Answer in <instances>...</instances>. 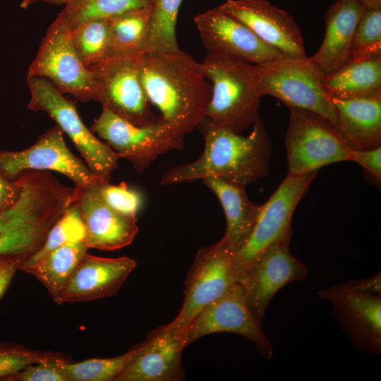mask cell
Returning a JSON list of instances; mask_svg holds the SVG:
<instances>
[{"label": "cell", "mask_w": 381, "mask_h": 381, "mask_svg": "<svg viewBox=\"0 0 381 381\" xmlns=\"http://www.w3.org/2000/svg\"><path fill=\"white\" fill-rule=\"evenodd\" d=\"M289 109L285 137L288 175L305 174L327 164L351 161L353 150L331 121L310 111Z\"/></svg>", "instance_id": "cell-10"}, {"label": "cell", "mask_w": 381, "mask_h": 381, "mask_svg": "<svg viewBox=\"0 0 381 381\" xmlns=\"http://www.w3.org/2000/svg\"><path fill=\"white\" fill-rule=\"evenodd\" d=\"M318 295L332 303L333 317L358 350L380 353L381 296L357 292L346 283L321 289Z\"/></svg>", "instance_id": "cell-16"}, {"label": "cell", "mask_w": 381, "mask_h": 381, "mask_svg": "<svg viewBox=\"0 0 381 381\" xmlns=\"http://www.w3.org/2000/svg\"><path fill=\"white\" fill-rule=\"evenodd\" d=\"M136 265L129 257L103 258L85 253L65 287L61 304L116 295Z\"/></svg>", "instance_id": "cell-21"}, {"label": "cell", "mask_w": 381, "mask_h": 381, "mask_svg": "<svg viewBox=\"0 0 381 381\" xmlns=\"http://www.w3.org/2000/svg\"><path fill=\"white\" fill-rule=\"evenodd\" d=\"M331 99L336 114V128L351 149L365 150L381 145V92Z\"/></svg>", "instance_id": "cell-23"}, {"label": "cell", "mask_w": 381, "mask_h": 381, "mask_svg": "<svg viewBox=\"0 0 381 381\" xmlns=\"http://www.w3.org/2000/svg\"><path fill=\"white\" fill-rule=\"evenodd\" d=\"M202 181L222 206L226 227L220 240L234 253L249 236L260 205L249 200L243 185L217 176L206 177Z\"/></svg>", "instance_id": "cell-24"}, {"label": "cell", "mask_w": 381, "mask_h": 381, "mask_svg": "<svg viewBox=\"0 0 381 381\" xmlns=\"http://www.w3.org/2000/svg\"><path fill=\"white\" fill-rule=\"evenodd\" d=\"M27 83L30 92L27 107L46 112L69 137L90 170L97 177L109 181L112 172L118 167L119 157L85 126L75 104L44 78L27 75Z\"/></svg>", "instance_id": "cell-5"}, {"label": "cell", "mask_w": 381, "mask_h": 381, "mask_svg": "<svg viewBox=\"0 0 381 381\" xmlns=\"http://www.w3.org/2000/svg\"><path fill=\"white\" fill-rule=\"evenodd\" d=\"M85 236V229L79 207L73 202L51 227L40 248L23 264L35 262L61 246L83 241Z\"/></svg>", "instance_id": "cell-32"}, {"label": "cell", "mask_w": 381, "mask_h": 381, "mask_svg": "<svg viewBox=\"0 0 381 381\" xmlns=\"http://www.w3.org/2000/svg\"><path fill=\"white\" fill-rule=\"evenodd\" d=\"M236 282L233 253L221 240L200 248L187 276L182 306L166 326L183 331L205 308Z\"/></svg>", "instance_id": "cell-11"}, {"label": "cell", "mask_w": 381, "mask_h": 381, "mask_svg": "<svg viewBox=\"0 0 381 381\" xmlns=\"http://www.w3.org/2000/svg\"><path fill=\"white\" fill-rule=\"evenodd\" d=\"M97 190L104 202L116 212L130 217H136L143 199L140 193L130 188L124 182L112 185L103 181Z\"/></svg>", "instance_id": "cell-35"}, {"label": "cell", "mask_w": 381, "mask_h": 381, "mask_svg": "<svg viewBox=\"0 0 381 381\" xmlns=\"http://www.w3.org/2000/svg\"><path fill=\"white\" fill-rule=\"evenodd\" d=\"M140 76L150 104L164 121L186 135L205 120L212 87L190 55L181 49L143 53Z\"/></svg>", "instance_id": "cell-1"}, {"label": "cell", "mask_w": 381, "mask_h": 381, "mask_svg": "<svg viewBox=\"0 0 381 381\" xmlns=\"http://www.w3.org/2000/svg\"><path fill=\"white\" fill-rule=\"evenodd\" d=\"M141 54L110 56L90 68L98 84L99 102L139 126L150 124L157 118L140 80Z\"/></svg>", "instance_id": "cell-12"}, {"label": "cell", "mask_w": 381, "mask_h": 381, "mask_svg": "<svg viewBox=\"0 0 381 381\" xmlns=\"http://www.w3.org/2000/svg\"><path fill=\"white\" fill-rule=\"evenodd\" d=\"M144 341L123 354L111 358H95L64 364L68 381H115L138 358L143 349Z\"/></svg>", "instance_id": "cell-29"}, {"label": "cell", "mask_w": 381, "mask_h": 381, "mask_svg": "<svg viewBox=\"0 0 381 381\" xmlns=\"http://www.w3.org/2000/svg\"><path fill=\"white\" fill-rule=\"evenodd\" d=\"M183 332L188 345L205 335L229 332L249 339L265 358L273 355L271 341L250 310L244 290L238 282L205 308Z\"/></svg>", "instance_id": "cell-14"}, {"label": "cell", "mask_w": 381, "mask_h": 381, "mask_svg": "<svg viewBox=\"0 0 381 381\" xmlns=\"http://www.w3.org/2000/svg\"><path fill=\"white\" fill-rule=\"evenodd\" d=\"M317 174L318 171L287 175L269 199L260 205L249 236L233 253L237 282L271 244L280 239L291 238L294 210Z\"/></svg>", "instance_id": "cell-9"}, {"label": "cell", "mask_w": 381, "mask_h": 381, "mask_svg": "<svg viewBox=\"0 0 381 381\" xmlns=\"http://www.w3.org/2000/svg\"><path fill=\"white\" fill-rule=\"evenodd\" d=\"M365 8L361 0H337L327 10L324 39L309 57L323 79L349 61L354 30Z\"/></svg>", "instance_id": "cell-22"}, {"label": "cell", "mask_w": 381, "mask_h": 381, "mask_svg": "<svg viewBox=\"0 0 381 381\" xmlns=\"http://www.w3.org/2000/svg\"><path fill=\"white\" fill-rule=\"evenodd\" d=\"M45 351L31 349L19 344L0 343V381L25 368L38 363Z\"/></svg>", "instance_id": "cell-36"}, {"label": "cell", "mask_w": 381, "mask_h": 381, "mask_svg": "<svg viewBox=\"0 0 381 381\" xmlns=\"http://www.w3.org/2000/svg\"><path fill=\"white\" fill-rule=\"evenodd\" d=\"M99 184L74 187L73 202L79 207L85 229L83 242L87 248L121 249L130 245L138 232L136 217L122 214L109 207L97 190Z\"/></svg>", "instance_id": "cell-19"}, {"label": "cell", "mask_w": 381, "mask_h": 381, "mask_svg": "<svg viewBox=\"0 0 381 381\" xmlns=\"http://www.w3.org/2000/svg\"><path fill=\"white\" fill-rule=\"evenodd\" d=\"M291 238L271 244L238 282L248 306L262 324L266 308L274 294L285 285L304 279L308 267L289 250Z\"/></svg>", "instance_id": "cell-15"}, {"label": "cell", "mask_w": 381, "mask_h": 381, "mask_svg": "<svg viewBox=\"0 0 381 381\" xmlns=\"http://www.w3.org/2000/svg\"><path fill=\"white\" fill-rule=\"evenodd\" d=\"M148 5L147 0H72L62 12L72 30L90 20L111 18Z\"/></svg>", "instance_id": "cell-31"}, {"label": "cell", "mask_w": 381, "mask_h": 381, "mask_svg": "<svg viewBox=\"0 0 381 381\" xmlns=\"http://www.w3.org/2000/svg\"><path fill=\"white\" fill-rule=\"evenodd\" d=\"M193 21L207 53L226 54L255 65L283 56L218 7L198 14Z\"/></svg>", "instance_id": "cell-17"}, {"label": "cell", "mask_w": 381, "mask_h": 381, "mask_svg": "<svg viewBox=\"0 0 381 381\" xmlns=\"http://www.w3.org/2000/svg\"><path fill=\"white\" fill-rule=\"evenodd\" d=\"M70 359L59 353L45 351L38 362L6 377L4 381H68L64 364Z\"/></svg>", "instance_id": "cell-34"}, {"label": "cell", "mask_w": 381, "mask_h": 381, "mask_svg": "<svg viewBox=\"0 0 381 381\" xmlns=\"http://www.w3.org/2000/svg\"><path fill=\"white\" fill-rule=\"evenodd\" d=\"M87 248L83 241L61 246L30 264H22L19 270L36 278L55 303L61 304L65 287Z\"/></svg>", "instance_id": "cell-25"}, {"label": "cell", "mask_w": 381, "mask_h": 381, "mask_svg": "<svg viewBox=\"0 0 381 381\" xmlns=\"http://www.w3.org/2000/svg\"><path fill=\"white\" fill-rule=\"evenodd\" d=\"M151 17L149 4L109 18V57L143 54Z\"/></svg>", "instance_id": "cell-27"}, {"label": "cell", "mask_w": 381, "mask_h": 381, "mask_svg": "<svg viewBox=\"0 0 381 381\" xmlns=\"http://www.w3.org/2000/svg\"><path fill=\"white\" fill-rule=\"evenodd\" d=\"M218 8L245 24L283 56L306 57L301 29L294 18L267 0H227Z\"/></svg>", "instance_id": "cell-18"}, {"label": "cell", "mask_w": 381, "mask_h": 381, "mask_svg": "<svg viewBox=\"0 0 381 381\" xmlns=\"http://www.w3.org/2000/svg\"><path fill=\"white\" fill-rule=\"evenodd\" d=\"M200 68L212 87L205 119L236 133L252 126L262 97L256 65L207 53Z\"/></svg>", "instance_id": "cell-4"}, {"label": "cell", "mask_w": 381, "mask_h": 381, "mask_svg": "<svg viewBox=\"0 0 381 381\" xmlns=\"http://www.w3.org/2000/svg\"><path fill=\"white\" fill-rule=\"evenodd\" d=\"M28 170L53 171L71 179L75 185L92 186L104 181L95 176L80 159L68 149L64 132L56 125L41 135L37 142L20 151L0 150V173L15 180Z\"/></svg>", "instance_id": "cell-13"}, {"label": "cell", "mask_w": 381, "mask_h": 381, "mask_svg": "<svg viewBox=\"0 0 381 381\" xmlns=\"http://www.w3.org/2000/svg\"><path fill=\"white\" fill-rule=\"evenodd\" d=\"M72 44L88 68L109 57V18H96L71 29Z\"/></svg>", "instance_id": "cell-30"}, {"label": "cell", "mask_w": 381, "mask_h": 381, "mask_svg": "<svg viewBox=\"0 0 381 381\" xmlns=\"http://www.w3.org/2000/svg\"><path fill=\"white\" fill-rule=\"evenodd\" d=\"M351 161L360 164L377 184H380L381 145L370 150H353Z\"/></svg>", "instance_id": "cell-37"}, {"label": "cell", "mask_w": 381, "mask_h": 381, "mask_svg": "<svg viewBox=\"0 0 381 381\" xmlns=\"http://www.w3.org/2000/svg\"><path fill=\"white\" fill-rule=\"evenodd\" d=\"M28 75L44 78L62 93L83 102H99V92L94 72L78 55L71 39V28L63 12L49 27Z\"/></svg>", "instance_id": "cell-7"}, {"label": "cell", "mask_w": 381, "mask_h": 381, "mask_svg": "<svg viewBox=\"0 0 381 381\" xmlns=\"http://www.w3.org/2000/svg\"><path fill=\"white\" fill-rule=\"evenodd\" d=\"M331 98L350 99L381 92V56L349 61L323 79Z\"/></svg>", "instance_id": "cell-26"}, {"label": "cell", "mask_w": 381, "mask_h": 381, "mask_svg": "<svg viewBox=\"0 0 381 381\" xmlns=\"http://www.w3.org/2000/svg\"><path fill=\"white\" fill-rule=\"evenodd\" d=\"M143 351L115 381H180L186 379L181 355L188 346L183 331L166 325L144 340Z\"/></svg>", "instance_id": "cell-20"}, {"label": "cell", "mask_w": 381, "mask_h": 381, "mask_svg": "<svg viewBox=\"0 0 381 381\" xmlns=\"http://www.w3.org/2000/svg\"><path fill=\"white\" fill-rule=\"evenodd\" d=\"M256 66L262 96H272L289 108L316 113L337 126L331 97L309 57L282 56Z\"/></svg>", "instance_id": "cell-8"}, {"label": "cell", "mask_w": 381, "mask_h": 381, "mask_svg": "<svg viewBox=\"0 0 381 381\" xmlns=\"http://www.w3.org/2000/svg\"><path fill=\"white\" fill-rule=\"evenodd\" d=\"M23 187V180L19 175L15 180L6 179L0 173V212L13 206L18 200Z\"/></svg>", "instance_id": "cell-39"}, {"label": "cell", "mask_w": 381, "mask_h": 381, "mask_svg": "<svg viewBox=\"0 0 381 381\" xmlns=\"http://www.w3.org/2000/svg\"><path fill=\"white\" fill-rule=\"evenodd\" d=\"M351 289L368 295L381 296V272L365 279H352L346 282Z\"/></svg>", "instance_id": "cell-40"}, {"label": "cell", "mask_w": 381, "mask_h": 381, "mask_svg": "<svg viewBox=\"0 0 381 381\" xmlns=\"http://www.w3.org/2000/svg\"><path fill=\"white\" fill-rule=\"evenodd\" d=\"M28 258L26 255H0V300L10 286L16 271Z\"/></svg>", "instance_id": "cell-38"}, {"label": "cell", "mask_w": 381, "mask_h": 381, "mask_svg": "<svg viewBox=\"0 0 381 381\" xmlns=\"http://www.w3.org/2000/svg\"><path fill=\"white\" fill-rule=\"evenodd\" d=\"M72 0H22L20 4V8H27L30 6L32 5L33 4L36 2H45L48 4H53L56 5H67L69 4Z\"/></svg>", "instance_id": "cell-41"}, {"label": "cell", "mask_w": 381, "mask_h": 381, "mask_svg": "<svg viewBox=\"0 0 381 381\" xmlns=\"http://www.w3.org/2000/svg\"><path fill=\"white\" fill-rule=\"evenodd\" d=\"M22 179L17 202L0 212V255L30 258L42 246L68 204L59 188L47 176L28 171Z\"/></svg>", "instance_id": "cell-3"}, {"label": "cell", "mask_w": 381, "mask_h": 381, "mask_svg": "<svg viewBox=\"0 0 381 381\" xmlns=\"http://www.w3.org/2000/svg\"><path fill=\"white\" fill-rule=\"evenodd\" d=\"M90 129L138 172L147 169L159 155L183 149L186 136L160 116L152 123L139 126L104 106Z\"/></svg>", "instance_id": "cell-6"}, {"label": "cell", "mask_w": 381, "mask_h": 381, "mask_svg": "<svg viewBox=\"0 0 381 381\" xmlns=\"http://www.w3.org/2000/svg\"><path fill=\"white\" fill-rule=\"evenodd\" d=\"M381 56V6H365L356 26L349 61Z\"/></svg>", "instance_id": "cell-33"}, {"label": "cell", "mask_w": 381, "mask_h": 381, "mask_svg": "<svg viewBox=\"0 0 381 381\" xmlns=\"http://www.w3.org/2000/svg\"><path fill=\"white\" fill-rule=\"evenodd\" d=\"M183 0H147L152 8L143 53L175 52L178 45L176 26Z\"/></svg>", "instance_id": "cell-28"}, {"label": "cell", "mask_w": 381, "mask_h": 381, "mask_svg": "<svg viewBox=\"0 0 381 381\" xmlns=\"http://www.w3.org/2000/svg\"><path fill=\"white\" fill-rule=\"evenodd\" d=\"M361 1L368 7L381 6V0H361Z\"/></svg>", "instance_id": "cell-42"}, {"label": "cell", "mask_w": 381, "mask_h": 381, "mask_svg": "<svg viewBox=\"0 0 381 381\" xmlns=\"http://www.w3.org/2000/svg\"><path fill=\"white\" fill-rule=\"evenodd\" d=\"M252 127L244 136L205 119L198 128L205 141L202 155L192 162L169 168L161 178V185L217 176L246 186L265 176L271 140L260 116Z\"/></svg>", "instance_id": "cell-2"}]
</instances>
